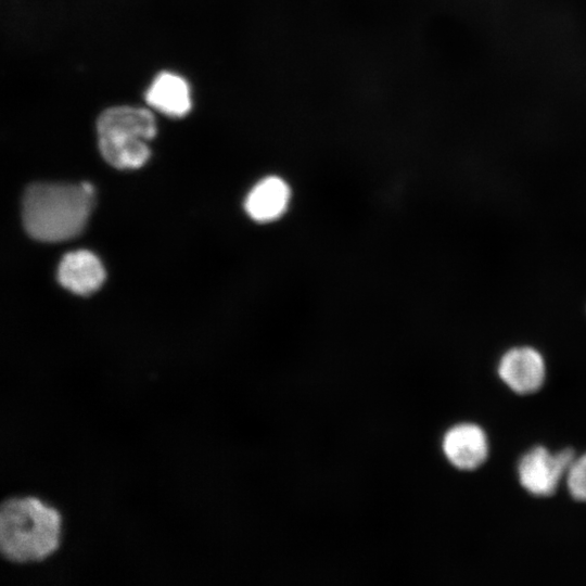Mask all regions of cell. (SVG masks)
Masks as SVG:
<instances>
[{
  "mask_svg": "<svg viewBox=\"0 0 586 586\" xmlns=\"http://www.w3.org/2000/svg\"><path fill=\"white\" fill-rule=\"evenodd\" d=\"M105 278L100 259L90 251L78 250L65 254L58 268V281L78 295L95 292Z\"/></svg>",
  "mask_w": 586,
  "mask_h": 586,
  "instance_id": "52a82bcc",
  "label": "cell"
},
{
  "mask_svg": "<svg viewBox=\"0 0 586 586\" xmlns=\"http://www.w3.org/2000/svg\"><path fill=\"white\" fill-rule=\"evenodd\" d=\"M92 203L93 189L87 182L34 183L26 189L23 198V224L27 233L36 240H69L85 228Z\"/></svg>",
  "mask_w": 586,
  "mask_h": 586,
  "instance_id": "6da1fadb",
  "label": "cell"
},
{
  "mask_svg": "<svg viewBox=\"0 0 586 586\" xmlns=\"http://www.w3.org/2000/svg\"><path fill=\"white\" fill-rule=\"evenodd\" d=\"M291 189L278 176H267L255 183L244 201L246 214L257 222H270L280 218L286 211Z\"/></svg>",
  "mask_w": 586,
  "mask_h": 586,
  "instance_id": "ba28073f",
  "label": "cell"
},
{
  "mask_svg": "<svg viewBox=\"0 0 586 586\" xmlns=\"http://www.w3.org/2000/svg\"><path fill=\"white\" fill-rule=\"evenodd\" d=\"M146 103L169 117H183L191 110L190 87L179 75L162 72L145 91Z\"/></svg>",
  "mask_w": 586,
  "mask_h": 586,
  "instance_id": "9c48e42d",
  "label": "cell"
},
{
  "mask_svg": "<svg viewBox=\"0 0 586 586\" xmlns=\"http://www.w3.org/2000/svg\"><path fill=\"white\" fill-rule=\"evenodd\" d=\"M500 379L518 394H531L540 388L546 377L543 356L536 349L522 346L508 351L498 365Z\"/></svg>",
  "mask_w": 586,
  "mask_h": 586,
  "instance_id": "5b68a950",
  "label": "cell"
},
{
  "mask_svg": "<svg viewBox=\"0 0 586 586\" xmlns=\"http://www.w3.org/2000/svg\"><path fill=\"white\" fill-rule=\"evenodd\" d=\"M61 528L59 511L39 498H8L0 507V552L14 563L44 560L59 548Z\"/></svg>",
  "mask_w": 586,
  "mask_h": 586,
  "instance_id": "7a4b0ae2",
  "label": "cell"
},
{
  "mask_svg": "<svg viewBox=\"0 0 586 586\" xmlns=\"http://www.w3.org/2000/svg\"><path fill=\"white\" fill-rule=\"evenodd\" d=\"M443 450L446 458L456 468L474 470L483 464L487 458V437L479 425L461 423L445 434Z\"/></svg>",
  "mask_w": 586,
  "mask_h": 586,
  "instance_id": "8992f818",
  "label": "cell"
},
{
  "mask_svg": "<svg viewBox=\"0 0 586 586\" xmlns=\"http://www.w3.org/2000/svg\"><path fill=\"white\" fill-rule=\"evenodd\" d=\"M574 458V451L570 448L552 454L543 446H536L519 462L520 483L533 495L549 496L565 476Z\"/></svg>",
  "mask_w": 586,
  "mask_h": 586,
  "instance_id": "277c9868",
  "label": "cell"
},
{
  "mask_svg": "<svg viewBox=\"0 0 586 586\" xmlns=\"http://www.w3.org/2000/svg\"><path fill=\"white\" fill-rule=\"evenodd\" d=\"M565 479L571 496L576 500L586 501V454L574 458Z\"/></svg>",
  "mask_w": 586,
  "mask_h": 586,
  "instance_id": "30bf717a",
  "label": "cell"
},
{
  "mask_svg": "<svg viewBox=\"0 0 586 586\" xmlns=\"http://www.w3.org/2000/svg\"><path fill=\"white\" fill-rule=\"evenodd\" d=\"M97 131L103 158L118 169H135L150 157L148 142L156 135V123L146 109L115 106L101 113Z\"/></svg>",
  "mask_w": 586,
  "mask_h": 586,
  "instance_id": "3957f363",
  "label": "cell"
}]
</instances>
